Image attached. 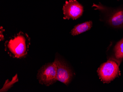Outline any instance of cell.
<instances>
[{
  "label": "cell",
  "mask_w": 123,
  "mask_h": 92,
  "mask_svg": "<svg viewBox=\"0 0 123 92\" xmlns=\"http://www.w3.org/2000/svg\"><path fill=\"white\" fill-rule=\"evenodd\" d=\"M30 38L26 33L20 31L5 43V51L13 58L25 57L29 51Z\"/></svg>",
  "instance_id": "cell-1"
},
{
  "label": "cell",
  "mask_w": 123,
  "mask_h": 92,
  "mask_svg": "<svg viewBox=\"0 0 123 92\" xmlns=\"http://www.w3.org/2000/svg\"><path fill=\"white\" fill-rule=\"evenodd\" d=\"M37 79L40 84L49 86L56 82V66L55 61L44 65L38 70Z\"/></svg>",
  "instance_id": "cell-2"
},
{
  "label": "cell",
  "mask_w": 123,
  "mask_h": 92,
  "mask_svg": "<svg viewBox=\"0 0 123 92\" xmlns=\"http://www.w3.org/2000/svg\"><path fill=\"white\" fill-rule=\"evenodd\" d=\"M118 64L110 60L102 64L97 70L99 79L104 83H109L118 77L120 71Z\"/></svg>",
  "instance_id": "cell-3"
},
{
  "label": "cell",
  "mask_w": 123,
  "mask_h": 92,
  "mask_svg": "<svg viewBox=\"0 0 123 92\" xmlns=\"http://www.w3.org/2000/svg\"><path fill=\"white\" fill-rule=\"evenodd\" d=\"M63 14L64 19L76 20L82 16L84 11L82 5L77 0H70L66 1L63 6Z\"/></svg>",
  "instance_id": "cell-4"
},
{
  "label": "cell",
  "mask_w": 123,
  "mask_h": 92,
  "mask_svg": "<svg viewBox=\"0 0 123 92\" xmlns=\"http://www.w3.org/2000/svg\"><path fill=\"white\" fill-rule=\"evenodd\" d=\"M56 66L57 80L67 86L70 83L73 73L66 63L57 57L54 61Z\"/></svg>",
  "instance_id": "cell-5"
},
{
  "label": "cell",
  "mask_w": 123,
  "mask_h": 92,
  "mask_svg": "<svg viewBox=\"0 0 123 92\" xmlns=\"http://www.w3.org/2000/svg\"><path fill=\"white\" fill-rule=\"evenodd\" d=\"M108 22L111 26L114 28L123 27V10L113 13L109 18Z\"/></svg>",
  "instance_id": "cell-6"
},
{
  "label": "cell",
  "mask_w": 123,
  "mask_h": 92,
  "mask_svg": "<svg viewBox=\"0 0 123 92\" xmlns=\"http://www.w3.org/2000/svg\"><path fill=\"white\" fill-rule=\"evenodd\" d=\"M114 61L119 65L123 59V38L116 43L113 49Z\"/></svg>",
  "instance_id": "cell-7"
},
{
  "label": "cell",
  "mask_w": 123,
  "mask_h": 92,
  "mask_svg": "<svg viewBox=\"0 0 123 92\" xmlns=\"http://www.w3.org/2000/svg\"><path fill=\"white\" fill-rule=\"evenodd\" d=\"M92 21H86L74 26L71 31V34L73 36L77 35L90 30L92 27Z\"/></svg>",
  "instance_id": "cell-8"
},
{
  "label": "cell",
  "mask_w": 123,
  "mask_h": 92,
  "mask_svg": "<svg viewBox=\"0 0 123 92\" xmlns=\"http://www.w3.org/2000/svg\"><path fill=\"white\" fill-rule=\"evenodd\" d=\"M18 81V74H16L15 76L13 77L12 81H9L8 79L6 80L2 88L0 90V92H6L13 86L14 84Z\"/></svg>",
  "instance_id": "cell-9"
},
{
  "label": "cell",
  "mask_w": 123,
  "mask_h": 92,
  "mask_svg": "<svg viewBox=\"0 0 123 92\" xmlns=\"http://www.w3.org/2000/svg\"><path fill=\"white\" fill-rule=\"evenodd\" d=\"M5 29H3L2 27H0V41H3L5 39L3 35V33L5 31Z\"/></svg>",
  "instance_id": "cell-10"
}]
</instances>
